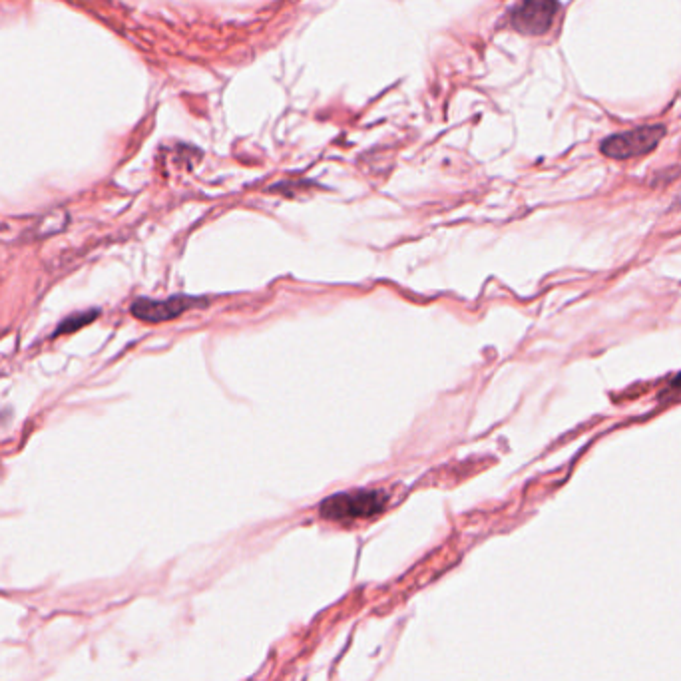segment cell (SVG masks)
Returning a JSON list of instances; mask_svg holds the SVG:
<instances>
[{
	"instance_id": "3",
	"label": "cell",
	"mask_w": 681,
	"mask_h": 681,
	"mask_svg": "<svg viewBox=\"0 0 681 681\" xmlns=\"http://www.w3.org/2000/svg\"><path fill=\"white\" fill-rule=\"evenodd\" d=\"M558 14V0H518L510 10V24L526 36L546 34Z\"/></svg>"
},
{
	"instance_id": "2",
	"label": "cell",
	"mask_w": 681,
	"mask_h": 681,
	"mask_svg": "<svg viewBox=\"0 0 681 681\" xmlns=\"http://www.w3.org/2000/svg\"><path fill=\"white\" fill-rule=\"evenodd\" d=\"M666 136V126H640L628 132L614 134L606 138L600 146L602 154L612 160H632L654 152Z\"/></svg>"
},
{
	"instance_id": "4",
	"label": "cell",
	"mask_w": 681,
	"mask_h": 681,
	"mask_svg": "<svg viewBox=\"0 0 681 681\" xmlns=\"http://www.w3.org/2000/svg\"><path fill=\"white\" fill-rule=\"evenodd\" d=\"M202 299L196 297H188V295H174L168 297L164 301H156V299H136L130 307L132 315L144 323H164V321H172L176 317H180L182 313H186L190 307L194 305H202Z\"/></svg>"
},
{
	"instance_id": "6",
	"label": "cell",
	"mask_w": 681,
	"mask_h": 681,
	"mask_svg": "<svg viewBox=\"0 0 681 681\" xmlns=\"http://www.w3.org/2000/svg\"><path fill=\"white\" fill-rule=\"evenodd\" d=\"M670 389H672V391H678V393H681V373L678 375V377H674V381H672Z\"/></svg>"
},
{
	"instance_id": "5",
	"label": "cell",
	"mask_w": 681,
	"mask_h": 681,
	"mask_svg": "<svg viewBox=\"0 0 681 681\" xmlns=\"http://www.w3.org/2000/svg\"><path fill=\"white\" fill-rule=\"evenodd\" d=\"M98 315H100L98 309H96V311L72 313V315H68L64 321L58 323V327H56V331H54V337H58V335H70V333H74V331H78V329L90 325Z\"/></svg>"
},
{
	"instance_id": "1",
	"label": "cell",
	"mask_w": 681,
	"mask_h": 681,
	"mask_svg": "<svg viewBox=\"0 0 681 681\" xmlns=\"http://www.w3.org/2000/svg\"><path fill=\"white\" fill-rule=\"evenodd\" d=\"M387 494L383 490H351L333 494L319 506L323 518L333 522H349L379 516L387 506Z\"/></svg>"
}]
</instances>
